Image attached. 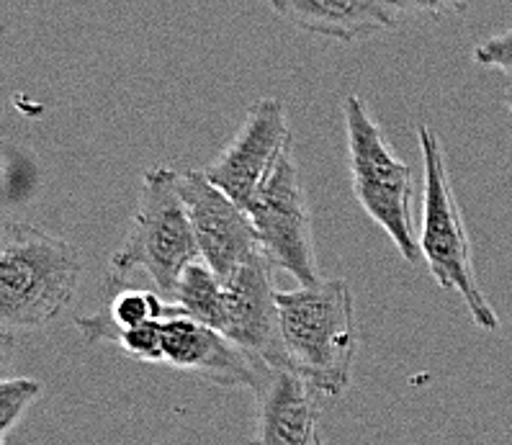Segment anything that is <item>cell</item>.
Instances as JSON below:
<instances>
[{"label":"cell","mask_w":512,"mask_h":445,"mask_svg":"<svg viewBox=\"0 0 512 445\" xmlns=\"http://www.w3.org/2000/svg\"><path fill=\"white\" fill-rule=\"evenodd\" d=\"M286 363L325 397H340L353 381L358 355L356 301L348 281L278 291Z\"/></svg>","instance_id":"cell-1"},{"label":"cell","mask_w":512,"mask_h":445,"mask_svg":"<svg viewBox=\"0 0 512 445\" xmlns=\"http://www.w3.org/2000/svg\"><path fill=\"white\" fill-rule=\"evenodd\" d=\"M78 247L47 229L8 222L0 242V325L6 335L55 322L78 294Z\"/></svg>","instance_id":"cell-2"},{"label":"cell","mask_w":512,"mask_h":445,"mask_svg":"<svg viewBox=\"0 0 512 445\" xmlns=\"http://www.w3.org/2000/svg\"><path fill=\"white\" fill-rule=\"evenodd\" d=\"M417 137H420L422 155V219L417 235L420 255L440 289L456 291L461 296L474 325L494 332L500 327V317L476 281L471 240L451 186L446 152L435 129H430L428 124L417 127Z\"/></svg>","instance_id":"cell-3"},{"label":"cell","mask_w":512,"mask_h":445,"mask_svg":"<svg viewBox=\"0 0 512 445\" xmlns=\"http://www.w3.org/2000/svg\"><path fill=\"white\" fill-rule=\"evenodd\" d=\"M199 260V242L178 193V170L163 165L145 170L132 227L119 250L111 255V273L124 278L134 271H145L170 301L178 278Z\"/></svg>","instance_id":"cell-4"},{"label":"cell","mask_w":512,"mask_h":445,"mask_svg":"<svg viewBox=\"0 0 512 445\" xmlns=\"http://www.w3.org/2000/svg\"><path fill=\"white\" fill-rule=\"evenodd\" d=\"M343 116L350 186L358 204L389 235L404 260H417L420 242L412 219L415 183L410 165L394 155L361 96H345Z\"/></svg>","instance_id":"cell-5"},{"label":"cell","mask_w":512,"mask_h":445,"mask_svg":"<svg viewBox=\"0 0 512 445\" xmlns=\"http://www.w3.org/2000/svg\"><path fill=\"white\" fill-rule=\"evenodd\" d=\"M245 211L253 219L260 247L273 265L291 273L299 286H317L325 281L314 253L312 211L294 150L278 160Z\"/></svg>","instance_id":"cell-6"},{"label":"cell","mask_w":512,"mask_h":445,"mask_svg":"<svg viewBox=\"0 0 512 445\" xmlns=\"http://www.w3.org/2000/svg\"><path fill=\"white\" fill-rule=\"evenodd\" d=\"M291 147L294 137L286 116V103L281 98H260L250 106L232 142L219 152L217 160L204 173L229 199H235L242 209H247L278 160L291 152Z\"/></svg>","instance_id":"cell-7"},{"label":"cell","mask_w":512,"mask_h":445,"mask_svg":"<svg viewBox=\"0 0 512 445\" xmlns=\"http://www.w3.org/2000/svg\"><path fill=\"white\" fill-rule=\"evenodd\" d=\"M178 193L191 217L193 235L199 242L201 260L219 278H227L263 253L255 224L235 199L206 178L204 170L178 173Z\"/></svg>","instance_id":"cell-8"},{"label":"cell","mask_w":512,"mask_h":445,"mask_svg":"<svg viewBox=\"0 0 512 445\" xmlns=\"http://www.w3.org/2000/svg\"><path fill=\"white\" fill-rule=\"evenodd\" d=\"M273 263L266 253H258L242 263L232 276L224 278L227 286V325L224 335L266 363L268 368H289L281 319H278V291L271 281Z\"/></svg>","instance_id":"cell-9"},{"label":"cell","mask_w":512,"mask_h":445,"mask_svg":"<svg viewBox=\"0 0 512 445\" xmlns=\"http://www.w3.org/2000/svg\"><path fill=\"white\" fill-rule=\"evenodd\" d=\"M163 363L178 371L196 373L217 386L255 391L263 386L271 368L237 348L227 335L201 325L173 307L163 322Z\"/></svg>","instance_id":"cell-10"},{"label":"cell","mask_w":512,"mask_h":445,"mask_svg":"<svg viewBox=\"0 0 512 445\" xmlns=\"http://www.w3.org/2000/svg\"><path fill=\"white\" fill-rule=\"evenodd\" d=\"M255 399V445H314L322 435L317 389L291 368H271Z\"/></svg>","instance_id":"cell-11"},{"label":"cell","mask_w":512,"mask_h":445,"mask_svg":"<svg viewBox=\"0 0 512 445\" xmlns=\"http://www.w3.org/2000/svg\"><path fill=\"white\" fill-rule=\"evenodd\" d=\"M268 6L296 29L350 44L397 26L394 0H268Z\"/></svg>","instance_id":"cell-12"},{"label":"cell","mask_w":512,"mask_h":445,"mask_svg":"<svg viewBox=\"0 0 512 445\" xmlns=\"http://www.w3.org/2000/svg\"><path fill=\"white\" fill-rule=\"evenodd\" d=\"M173 314V304L165 296L155 294L150 289H119L106 299V307L96 314L78 317L80 335L85 343H116V337L124 330L163 322Z\"/></svg>","instance_id":"cell-13"},{"label":"cell","mask_w":512,"mask_h":445,"mask_svg":"<svg viewBox=\"0 0 512 445\" xmlns=\"http://www.w3.org/2000/svg\"><path fill=\"white\" fill-rule=\"evenodd\" d=\"M175 309L201 325L211 327L224 335L227 325V286L224 278L211 271L204 260L188 265L170 299Z\"/></svg>","instance_id":"cell-14"},{"label":"cell","mask_w":512,"mask_h":445,"mask_svg":"<svg viewBox=\"0 0 512 445\" xmlns=\"http://www.w3.org/2000/svg\"><path fill=\"white\" fill-rule=\"evenodd\" d=\"M42 384L34 379H6L0 384V435L6 440L11 427L24 417L26 409L37 402Z\"/></svg>","instance_id":"cell-15"},{"label":"cell","mask_w":512,"mask_h":445,"mask_svg":"<svg viewBox=\"0 0 512 445\" xmlns=\"http://www.w3.org/2000/svg\"><path fill=\"white\" fill-rule=\"evenodd\" d=\"M163 322H152V325L124 330L116 337V345L127 355L137 358V361L163 363Z\"/></svg>","instance_id":"cell-16"},{"label":"cell","mask_w":512,"mask_h":445,"mask_svg":"<svg viewBox=\"0 0 512 445\" xmlns=\"http://www.w3.org/2000/svg\"><path fill=\"white\" fill-rule=\"evenodd\" d=\"M474 62L482 67H497L502 73H512V29L476 44Z\"/></svg>","instance_id":"cell-17"},{"label":"cell","mask_w":512,"mask_h":445,"mask_svg":"<svg viewBox=\"0 0 512 445\" xmlns=\"http://www.w3.org/2000/svg\"><path fill=\"white\" fill-rule=\"evenodd\" d=\"M399 13H412L422 19H446L451 13H461L466 8V0H394Z\"/></svg>","instance_id":"cell-18"},{"label":"cell","mask_w":512,"mask_h":445,"mask_svg":"<svg viewBox=\"0 0 512 445\" xmlns=\"http://www.w3.org/2000/svg\"><path fill=\"white\" fill-rule=\"evenodd\" d=\"M505 106H507V111L512 114V85L505 91Z\"/></svg>","instance_id":"cell-19"},{"label":"cell","mask_w":512,"mask_h":445,"mask_svg":"<svg viewBox=\"0 0 512 445\" xmlns=\"http://www.w3.org/2000/svg\"><path fill=\"white\" fill-rule=\"evenodd\" d=\"M314 445H325V440H322V435H320V438H317V443H314Z\"/></svg>","instance_id":"cell-20"}]
</instances>
